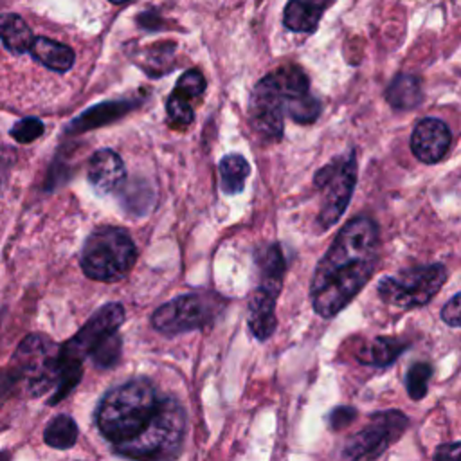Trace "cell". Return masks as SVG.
<instances>
[{
    "instance_id": "obj_1",
    "label": "cell",
    "mask_w": 461,
    "mask_h": 461,
    "mask_svg": "<svg viewBox=\"0 0 461 461\" xmlns=\"http://www.w3.org/2000/svg\"><path fill=\"white\" fill-rule=\"evenodd\" d=\"M380 252L378 225L369 216H355L337 232L319 259L310 299L315 313L331 319L340 313L371 279Z\"/></svg>"
},
{
    "instance_id": "obj_2",
    "label": "cell",
    "mask_w": 461,
    "mask_h": 461,
    "mask_svg": "<svg viewBox=\"0 0 461 461\" xmlns=\"http://www.w3.org/2000/svg\"><path fill=\"white\" fill-rule=\"evenodd\" d=\"M160 396L148 378H131L110 389L95 411V425L113 447L133 439L151 420Z\"/></svg>"
},
{
    "instance_id": "obj_3",
    "label": "cell",
    "mask_w": 461,
    "mask_h": 461,
    "mask_svg": "<svg viewBox=\"0 0 461 461\" xmlns=\"http://www.w3.org/2000/svg\"><path fill=\"white\" fill-rule=\"evenodd\" d=\"M185 434V411L169 396L160 398L149 423L130 441L113 447L122 457L162 459L173 457L180 450Z\"/></svg>"
},
{
    "instance_id": "obj_4",
    "label": "cell",
    "mask_w": 461,
    "mask_h": 461,
    "mask_svg": "<svg viewBox=\"0 0 461 461\" xmlns=\"http://www.w3.org/2000/svg\"><path fill=\"white\" fill-rule=\"evenodd\" d=\"M137 259L131 236L119 227L95 229L81 250V268L86 277L101 283H115L126 277Z\"/></svg>"
},
{
    "instance_id": "obj_5",
    "label": "cell",
    "mask_w": 461,
    "mask_h": 461,
    "mask_svg": "<svg viewBox=\"0 0 461 461\" xmlns=\"http://www.w3.org/2000/svg\"><path fill=\"white\" fill-rule=\"evenodd\" d=\"M225 301L209 292L182 294L162 306H158L151 315V326L164 335H178L193 330H202L211 326Z\"/></svg>"
},
{
    "instance_id": "obj_6",
    "label": "cell",
    "mask_w": 461,
    "mask_h": 461,
    "mask_svg": "<svg viewBox=\"0 0 461 461\" xmlns=\"http://www.w3.org/2000/svg\"><path fill=\"white\" fill-rule=\"evenodd\" d=\"M357 184V155L355 149L335 157L322 166L315 176L313 185L321 193V209L317 221L322 230L335 225L344 214Z\"/></svg>"
},
{
    "instance_id": "obj_7",
    "label": "cell",
    "mask_w": 461,
    "mask_h": 461,
    "mask_svg": "<svg viewBox=\"0 0 461 461\" xmlns=\"http://www.w3.org/2000/svg\"><path fill=\"white\" fill-rule=\"evenodd\" d=\"M447 268L441 263L411 267L396 276H387L378 281V297L403 310L427 304L447 281Z\"/></svg>"
},
{
    "instance_id": "obj_8",
    "label": "cell",
    "mask_w": 461,
    "mask_h": 461,
    "mask_svg": "<svg viewBox=\"0 0 461 461\" xmlns=\"http://www.w3.org/2000/svg\"><path fill=\"white\" fill-rule=\"evenodd\" d=\"M14 360L31 394L54 389L59 375V346L45 335H29L18 348Z\"/></svg>"
},
{
    "instance_id": "obj_9",
    "label": "cell",
    "mask_w": 461,
    "mask_h": 461,
    "mask_svg": "<svg viewBox=\"0 0 461 461\" xmlns=\"http://www.w3.org/2000/svg\"><path fill=\"white\" fill-rule=\"evenodd\" d=\"M409 427V418L400 411H382L369 418L342 448L344 459H375L382 456Z\"/></svg>"
},
{
    "instance_id": "obj_10",
    "label": "cell",
    "mask_w": 461,
    "mask_h": 461,
    "mask_svg": "<svg viewBox=\"0 0 461 461\" xmlns=\"http://www.w3.org/2000/svg\"><path fill=\"white\" fill-rule=\"evenodd\" d=\"M249 119L263 140L277 142L283 137L285 95L274 72L256 83L249 101Z\"/></svg>"
},
{
    "instance_id": "obj_11",
    "label": "cell",
    "mask_w": 461,
    "mask_h": 461,
    "mask_svg": "<svg viewBox=\"0 0 461 461\" xmlns=\"http://www.w3.org/2000/svg\"><path fill=\"white\" fill-rule=\"evenodd\" d=\"M124 322V308L119 303H108L101 306L81 330L63 346H59V364L83 369V358L88 357L94 346H97L106 335L117 331Z\"/></svg>"
},
{
    "instance_id": "obj_12",
    "label": "cell",
    "mask_w": 461,
    "mask_h": 461,
    "mask_svg": "<svg viewBox=\"0 0 461 461\" xmlns=\"http://www.w3.org/2000/svg\"><path fill=\"white\" fill-rule=\"evenodd\" d=\"M452 135L447 122L438 117L421 119L411 133V151L425 164L439 162L448 151Z\"/></svg>"
},
{
    "instance_id": "obj_13",
    "label": "cell",
    "mask_w": 461,
    "mask_h": 461,
    "mask_svg": "<svg viewBox=\"0 0 461 461\" xmlns=\"http://www.w3.org/2000/svg\"><path fill=\"white\" fill-rule=\"evenodd\" d=\"M86 176L92 187L103 194L122 187L126 180V167L122 158L113 149H97L86 166Z\"/></svg>"
},
{
    "instance_id": "obj_14",
    "label": "cell",
    "mask_w": 461,
    "mask_h": 461,
    "mask_svg": "<svg viewBox=\"0 0 461 461\" xmlns=\"http://www.w3.org/2000/svg\"><path fill=\"white\" fill-rule=\"evenodd\" d=\"M254 265H256V286L254 288L279 295L281 286H283L285 270H286V261H285L281 247L277 243H268V245L258 247L256 254H254Z\"/></svg>"
},
{
    "instance_id": "obj_15",
    "label": "cell",
    "mask_w": 461,
    "mask_h": 461,
    "mask_svg": "<svg viewBox=\"0 0 461 461\" xmlns=\"http://www.w3.org/2000/svg\"><path fill=\"white\" fill-rule=\"evenodd\" d=\"M276 299L277 295L254 288L252 295L249 299V310H247V322L252 331V335L259 340H267L276 326Z\"/></svg>"
},
{
    "instance_id": "obj_16",
    "label": "cell",
    "mask_w": 461,
    "mask_h": 461,
    "mask_svg": "<svg viewBox=\"0 0 461 461\" xmlns=\"http://www.w3.org/2000/svg\"><path fill=\"white\" fill-rule=\"evenodd\" d=\"M331 0H288L283 22L294 32H313Z\"/></svg>"
},
{
    "instance_id": "obj_17",
    "label": "cell",
    "mask_w": 461,
    "mask_h": 461,
    "mask_svg": "<svg viewBox=\"0 0 461 461\" xmlns=\"http://www.w3.org/2000/svg\"><path fill=\"white\" fill-rule=\"evenodd\" d=\"M31 56L54 72H67L74 65V50L59 41L45 36H36L29 47Z\"/></svg>"
},
{
    "instance_id": "obj_18",
    "label": "cell",
    "mask_w": 461,
    "mask_h": 461,
    "mask_svg": "<svg viewBox=\"0 0 461 461\" xmlns=\"http://www.w3.org/2000/svg\"><path fill=\"white\" fill-rule=\"evenodd\" d=\"M385 99L394 110H412L421 99V81L412 74H398L385 90Z\"/></svg>"
},
{
    "instance_id": "obj_19",
    "label": "cell",
    "mask_w": 461,
    "mask_h": 461,
    "mask_svg": "<svg viewBox=\"0 0 461 461\" xmlns=\"http://www.w3.org/2000/svg\"><path fill=\"white\" fill-rule=\"evenodd\" d=\"M407 349V344L394 337H375L371 342L364 344L358 351V362L376 366V367H387L391 366L403 351Z\"/></svg>"
},
{
    "instance_id": "obj_20",
    "label": "cell",
    "mask_w": 461,
    "mask_h": 461,
    "mask_svg": "<svg viewBox=\"0 0 461 461\" xmlns=\"http://www.w3.org/2000/svg\"><path fill=\"white\" fill-rule=\"evenodd\" d=\"M0 40L13 54H23L29 50L34 34L29 25L18 14H0Z\"/></svg>"
},
{
    "instance_id": "obj_21",
    "label": "cell",
    "mask_w": 461,
    "mask_h": 461,
    "mask_svg": "<svg viewBox=\"0 0 461 461\" xmlns=\"http://www.w3.org/2000/svg\"><path fill=\"white\" fill-rule=\"evenodd\" d=\"M131 108H133V103L130 101H110V103L95 104L94 108L81 113V117H77L70 124V128H74V131H85V130L106 124L110 121H115L122 117L126 112H130Z\"/></svg>"
},
{
    "instance_id": "obj_22",
    "label": "cell",
    "mask_w": 461,
    "mask_h": 461,
    "mask_svg": "<svg viewBox=\"0 0 461 461\" xmlns=\"http://www.w3.org/2000/svg\"><path fill=\"white\" fill-rule=\"evenodd\" d=\"M218 171H220V185L223 193L238 194L245 187V180L249 176L250 166L243 155L230 153L220 160Z\"/></svg>"
},
{
    "instance_id": "obj_23",
    "label": "cell",
    "mask_w": 461,
    "mask_h": 461,
    "mask_svg": "<svg viewBox=\"0 0 461 461\" xmlns=\"http://www.w3.org/2000/svg\"><path fill=\"white\" fill-rule=\"evenodd\" d=\"M43 439L52 448L67 450L77 441V425L68 414H58L45 427Z\"/></svg>"
},
{
    "instance_id": "obj_24",
    "label": "cell",
    "mask_w": 461,
    "mask_h": 461,
    "mask_svg": "<svg viewBox=\"0 0 461 461\" xmlns=\"http://www.w3.org/2000/svg\"><path fill=\"white\" fill-rule=\"evenodd\" d=\"M121 349H122V340L117 331L106 335L97 346L92 348L88 357L94 360V364L101 369H108L117 364L121 358Z\"/></svg>"
},
{
    "instance_id": "obj_25",
    "label": "cell",
    "mask_w": 461,
    "mask_h": 461,
    "mask_svg": "<svg viewBox=\"0 0 461 461\" xmlns=\"http://www.w3.org/2000/svg\"><path fill=\"white\" fill-rule=\"evenodd\" d=\"M166 112H167V122H169V126H173V128H176V130L187 128V126L193 122V119H194V112H193L191 101L185 99L184 95L176 94L175 90H173L171 95L167 97Z\"/></svg>"
},
{
    "instance_id": "obj_26",
    "label": "cell",
    "mask_w": 461,
    "mask_h": 461,
    "mask_svg": "<svg viewBox=\"0 0 461 461\" xmlns=\"http://www.w3.org/2000/svg\"><path fill=\"white\" fill-rule=\"evenodd\" d=\"M432 376V366L429 362H416L405 375V387L412 400H421L429 391V380Z\"/></svg>"
},
{
    "instance_id": "obj_27",
    "label": "cell",
    "mask_w": 461,
    "mask_h": 461,
    "mask_svg": "<svg viewBox=\"0 0 461 461\" xmlns=\"http://www.w3.org/2000/svg\"><path fill=\"white\" fill-rule=\"evenodd\" d=\"M205 90V77L200 70L196 68H191L187 72H184L178 81H176V86H175V92L184 95L185 99H196L203 94Z\"/></svg>"
},
{
    "instance_id": "obj_28",
    "label": "cell",
    "mask_w": 461,
    "mask_h": 461,
    "mask_svg": "<svg viewBox=\"0 0 461 461\" xmlns=\"http://www.w3.org/2000/svg\"><path fill=\"white\" fill-rule=\"evenodd\" d=\"M43 133V122L36 117H27V119H22L18 121L13 130H11V135L13 139H16L18 142H32L34 139H38L40 135Z\"/></svg>"
},
{
    "instance_id": "obj_29",
    "label": "cell",
    "mask_w": 461,
    "mask_h": 461,
    "mask_svg": "<svg viewBox=\"0 0 461 461\" xmlns=\"http://www.w3.org/2000/svg\"><path fill=\"white\" fill-rule=\"evenodd\" d=\"M357 418V409L349 405H339L328 414V427L331 430L346 429Z\"/></svg>"
},
{
    "instance_id": "obj_30",
    "label": "cell",
    "mask_w": 461,
    "mask_h": 461,
    "mask_svg": "<svg viewBox=\"0 0 461 461\" xmlns=\"http://www.w3.org/2000/svg\"><path fill=\"white\" fill-rule=\"evenodd\" d=\"M459 294H454L452 295V299L441 308V319L448 324V326H452V328H459V324H461V315H459Z\"/></svg>"
},
{
    "instance_id": "obj_31",
    "label": "cell",
    "mask_w": 461,
    "mask_h": 461,
    "mask_svg": "<svg viewBox=\"0 0 461 461\" xmlns=\"http://www.w3.org/2000/svg\"><path fill=\"white\" fill-rule=\"evenodd\" d=\"M459 456V443L454 441V443H448V445H441L438 447V450L434 452V457H450V459H457Z\"/></svg>"
},
{
    "instance_id": "obj_32",
    "label": "cell",
    "mask_w": 461,
    "mask_h": 461,
    "mask_svg": "<svg viewBox=\"0 0 461 461\" xmlns=\"http://www.w3.org/2000/svg\"><path fill=\"white\" fill-rule=\"evenodd\" d=\"M112 4H124V2H128V0H110Z\"/></svg>"
}]
</instances>
